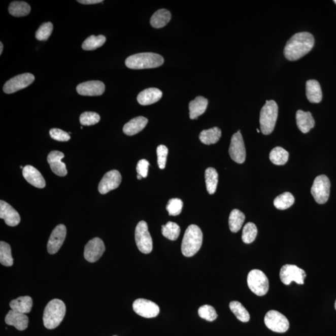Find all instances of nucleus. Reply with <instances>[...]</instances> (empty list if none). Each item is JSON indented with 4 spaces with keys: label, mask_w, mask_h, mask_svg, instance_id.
I'll list each match as a JSON object with an SVG mask.
<instances>
[{
    "label": "nucleus",
    "mask_w": 336,
    "mask_h": 336,
    "mask_svg": "<svg viewBox=\"0 0 336 336\" xmlns=\"http://www.w3.org/2000/svg\"><path fill=\"white\" fill-rule=\"evenodd\" d=\"M315 45L313 36L308 32L297 33L288 40L284 49L286 59L297 60L307 55Z\"/></svg>",
    "instance_id": "nucleus-1"
},
{
    "label": "nucleus",
    "mask_w": 336,
    "mask_h": 336,
    "mask_svg": "<svg viewBox=\"0 0 336 336\" xmlns=\"http://www.w3.org/2000/svg\"><path fill=\"white\" fill-rule=\"evenodd\" d=\"M203 241V234L200 228L196 225H189L182 241V253L185 257H192L200 250Z\"/></svg>",
    "instance_id": "nucleus-2"
},
{
    "label": "nucleus",
    "mask_w": 336,
    "mask_h": 336,
    "mask_svg": "<svg viewBox=\"0 0 336 336\" xmlns=\"http://www.w3.org/2000/svg\"><path fill=\"white\" fill-rule=\"evenodd\" d=\"M66 307L62 300L54 299L47 305L43 314V323L48 329L56 328L64 319Z\"/></svg>",
    "instance_id": "nucleus-3"
},
{
    "label": "nucleus",
    "mask_w": 336,
    "mask_h": 336,
    "mask_svg": "<svg viewBox=\"0 0 336 336\" xmlns=\"http://www.w3.org/2000/svg\"><path fill=\"white\" fill-rule=\"evenodd\" d=\"M164 59L161 55L153 52L132 55L125 60L126 67L131 70H145L159 67L163 64Z\"/></svg>",
    "instance_id": "nucleus-4"
},
{
    "label": "nucleus",
    "mask_w": 336,
    "mask_h": 336,
    "mask_svg": "<svg viewBox=\"0 0 336 336\" xmlns=\"http://www.w3.org/2000/svg\"><path fill=\"white\" fill-rule=\"evenodd\" d=\"M278 115V107L274 100H266L260 111V124L263 135H270L274 130Z\"/></svg>",
    "instance_id": "nucleus-5"
},
{
    "label": "nucleus",
    "mask_w": 336,
    "mask_h": 336,
    "mask_svg": "<svg viewBox=\"0 0 336 336\" xmlns=\"http://www.w3.org/2000/svg\"><path fill=\"white\" fill-rule=\"evenodd\" d=\"M247 284L250 290L256 295H265L269 290V281L266 275L260 270L255 269L249 272Z\"/></svg>",
    "instance_id": "nucleus-6"
},
{
    "label": "nucleus",
    "mask_w": 336,
    "mask_h": 336,
    "mask_svg": "<svg viewBox=\"0 0 336 336\" xmlns=\"http://www.w3.org/2000/svg\"><path fill=\"white\" fill-rule=\"evenodd\" d=\"M330 183L326 175L317 176L311 189V194L316 202L323 205L329 199Z\"/></svg>",
    "instance_id": "nucleus-7"
},
{
    "label": "nucleus",
    "mask_w": 336,
    "mask_h": 336,
    "mask_svg": "<svg viewBox=\"0 0 336 336\" xmlns=\"http://www.w3.org/2000/svg\"><path fill=\"white\" fill-rule=\"evenodd\" d=\"M136 241L138 249L145 254H148L153 250V240L148 231L147 222L140 221L136 229Z\"/></svg>",
    "instance_id": "nucleus-8"
},
{
    "label": "nucleus",
    "mask_w": 336,
    "mask_h": 336,
    "mask_svg": "<svg viewBox=\"0 0 336 336\" xmlns=\"http://www.w3.org/2000/svg\"><path fill=\"white\" fill-rule=\"evenodd\" d=\"M307 274L304 270L294 265L287 264L282 267L280 272L281 281L286 285L291 284L294 282L299 285H304Z\"/></svg>",
    "instance_id": "nucleus-9"
},
{
    "label": "nucleus",
    "mask_w": 336,
    "mask_h": 336,
    "mask_svg": "<svg viewBox=\"0 0 336 336\" xmlns=\"http://www.w3.org/2000/svg\"><path fill=\"white\" fill-rule=\"evenodd\" d=\"M264 321L266 326L275 332H285L290 327V323L286 316L275 310L269 311L266 314Z\"/></svg>",
    "instance_id": "nucleus-10"
},
{
    "label": "nucleus",
    "mask_w": 336,
    "mask_h": 336,
    "mask_svg": "<svg viewBox=\"0 0 336 336\" xmlns=\"http://www.w3.org/2000/svg\"><path fill=\"white\" fill-rule=\"evenodd\" d=\"M229 155L232 160L239 164L244 163L246 158V150L241 131L234 134L231 139Z\"/></svg>",
    "instance_id": "nucleus-11"
},
{
    "label": "nucleus",
    "mask_w": 336,
    "mask_h": 336,
    "mask_svg": "<svg viewBox=\"0 0 336 336\" xmlns=\"http://www.w3.org/2000/svg\"><path fill=\"white\" fill-rule=\"evenodd\" d=\"M35 79L34 75L30 73H24L14 77L4 85V92L10 94L23 89L31 85Z\"/></svg>",
    "instance_id": "nucleus-12"
},
{
    "label": "nucleus",
    "mask_w": 336,
    "mask_h": 336,
    "mask_svg": "<svg viewBox=\"0 0 336 336\" xmlns=\"http://www.w3.org/2000/svg\"><path fill=\"white\" fill-rule=\"evenodd\" d=\"M133 309L137 315L145 318H155L159 313V308L155 303L143 298L134 301Z\"/></svg>",
    "instance_id": "nucleus-13"
},
{
    "label": "nucleus",
    "mask_w": 336,
    "mask_h": 336,
    "mask_svg": "<svg viewBox=\"0 0 336 336\" xmlns=\"http://www.w3.org/2000/svg\"><path fill=\"white\" fill-rule=\"evenodd\" d=\"M106 250L103 240L95 238L88 242L84 249V258L90 263H94L100 258Z\"/></svg>",
    "instance_id": "nucleus-14"
},
{
    "label": "nucleus",
    "mask_w": 336,
    "mask_h": 336,
    "mask_svg": "<svg viewBox=\"0 0 336 336\" xmlns=\"http://www.w3.org/2000/svg\"><path fill=\"white\" fill-rule=\"evenodd\" d=\"M122 182V176L117 170H112L104 176L98 184V191L102 194L108 193L117 189Z\"/></svg>",
    "instance_id": "nucleus-15"
},
{
    "label": "nucleus",
    "mask_w": 336,
    "mask_h": 336,
    "mask_svg": "<svg viewBox=\"0 0 336 336\" xmlns=\"http://www.w3.org/2000/svg\"><path fill=\"white\" fill-rule=\"evenodd\" d=\"M67 229L64 225L59 224L54 228L49 238L48 246V252L49 254L54 255L59 251L65 241Z\"/></svg>",
    "instance_id": "nucleus-16"
},
{
    "label": "nucleus",
    "mask_w": 336,
    "mask_h": 336,
    "mask_svg": "<svg viewBox=\"0 0 336 336\" xmlns=\"http://www.w3.org/2000/svg\"><path fill=\"white\" fill-rule=\"evenodd\" d=\"M77 92L84 96H99L103 95L106 86L103 82L92 81L83 82L77 86Z\"/></svg>",
    "instance_id": "nucleus-17"
},
{
    "label": "nucleus",
    "mask_w": 336,
    "mask_h": 336,
    "mask_svg": "<svg viewBox=\"0 0 336 336\" xmlns=\"http://www.w3.org/2000/svg\"><path fill=\"white\" fill-rule=\"evenodd\" d=\"M0 218L4 219L8 226L15 227L20 224V214L9 204L4 200L0 201Z\"/></svg>",
    "instance_id": "nucleus-18"
},
{
    "label": "nucleus",
    "mask_w": 336,
    "mask_h": 336,
    "mask_svg": "<svg viewBox=\"0 0 336 336\" xmlns=\"http://www.w3.org/2000/svg\"><path fill=\"white\" fill-rule=\"evenodd\" d=\"M64 153L59 151H52L48 156V162L52 172L59 176H65L68 174L67 168L62 159L64 158Z\"/></svg>",
    "instance_id": "nucleus-19"
},
{
    "label": "nucleus",
    "mask_w": 336,
    "mask_h": 336,
    "mask_svg": "<svg viewBox=\"0 0 336 336\" xmlns=\"http://www.w3.org/2000/svg\"><path fill=\"white\" fill-rule=\"evenodd\" d=\"M23 175L27 183L36 188L42 189L46 186V181L42 175L39 171L30 165L24 167Z\"/></svg>",
    "instance_id": "nucleus-20"
},
{
    "label": "nucleus",
    "mask_w": 336,
    "mask_h": 336,
    "mask_svg": "<svg viewBox=\"0 0 336 336\" xmlns=\"http://www.w3.org/2000/svg\"><path fill=\"white\" fill-rule=\"evenodd\" d=\"M5 322L8 325L15 327L16 329L24 330L28 326L29 319L25 314L12 310L7 314Z\"/></svg>",
    "instance_id": "nucleus-21"
},
{
    "label": "nucleus",
    "mask_w": 336,
    "mask_h": 336,
    "mask_svg": "<svg viewBox=\"0 0 336 336\" xmlns=\"http://www.w3.org/2000/svg\"><path fill=\"white\" fill-rule=\"evenodd\" d=\"M161 91L156 88H150L140 92L138 95L137 100L142 106H149L155 104L162 97Z\"/></svg>",
    "instance_id": "nucleus-22"
},
{
    "label": "nucleus",
    "mask_w": 336,
    "mask_h": 336,
    "mask_svg": "<svg viewBox=\"0 0 336 336\" xmlns=\"http://www.w3.org/2000/svg\"><path fill=\"white\" fill-rule=\"evenodd\" d=\"M297 127L304 133H307L315 125V120L310 112L297 110L296 115Z\"/></svg>",
    "instance_id": "nucleus-23"
},
{
    "label": "nucleus",
    "mask_w": 336,
    "mask_h": 336,
    "mask_svg": "<svg viewBox=\"0 0 336 336\" xmlns=\"http://www.w3.org/2000/svg\"><path fill=\"white\" fill-rule=\"evenodd\" d=\"M148 120L144 117L133 118L123 126V131L126 136H133L140 133L147 126Z\"/></svg>",
    "instance_id": "nucleus-24"
},
{
    "label": "nucleus",
    "mask_w": 336,
    "mask_h": 336,
    "mask_svg": "<svg viewBox=\"0 0 336 336\" xmlns=\"http://www.w3.org/2000/svg\"><path fill=\"white\" fill-rule=\"evenodd\" d=\"M208 106V100L206 98L199 96L192 100L189 105V116L192 120L198 117L206 112Z\"/></svg>",
    "instance_id": "nucleus-25"
},
{
    "label": "nucleus",
    "mask_w": 336,
    "mask_h": 336,
    "mask_svg": "<svg viewBox=\"0 0 336 336\" xmlns=\"http://www.w3.org/2000/svg\"><path fill=\"white\" fill-rule=\"evenodd\" d=\"M307 97L308 100L311 103L318 104L320 103L323 98L320 84L316 80H310L306 85Z\"/></svg>",
    "instance_id": "nucleus-26"
},
{
    "label": "nucleus",
    "mask_w": 336,
    "mask_h": 336,
    "mask_svg": "<svg viewBox=\"0 0 336 336\" xmlns=\"http://www.w3.org/2000/svg\"><path fill=\"white\" fill-rule=\"evenodd\" d=\"M10 307L12 310L26 314L30 313L32 307V299L30 296H21L10 302Z\"/></svg>",
    "instance_id": "nucleus-27"
},
{
    "label": "nucleus",
    "mask_w": 336,
    "mask_h": 336,
    "mask_svg": "<svg viewBox=\"0 0 336 336\" xmlns=\"http://www.w3.org/2000/svg\"><path fill=\"white\" fill-rule=\"evenodd\" d=\"M221 136V129L218 127H214L201 131L199 140L204 144L210 145L218 142Z\"/></svg>",
    "instance_id": "nucleus-28"
},
{
    "label": "nucleus",
    "mask_w": 336,
    "mask_h": 336,
    "mask_svg": "<svg viewBox=\"0 0 336 336\" xmlns=\"http://www.w3.org/2000/svg\"><path fill=\"white\" fill-rule=\"evenodd\" d=\"M172 18L169 11L166 9H161L157 11L151 18V25L155 28H161L169 23Z\"/></svg>",
    "instance_id": "nucleus-29"
},
{
    "label": "nucleus",
    "mask_w": 336,
    "mask_h": 336,
    "mask_svg": "<svg viewBox=\"0 0 336 336\" xmlns=\"http://www.w3.org/2000/svg\"><path fill=\"white\" fill-rule=\"evenodd\" d=\"M246 216L243 213L238 209H233L231 212L228 219V225L231 232L237 233L239 232L244 224Z\"/></svg>",
    "instance_id": "nucleus-30"
},
{
    "label": "nucleus",
    "mask_w": 336,
    "mask_h": 336,
    "mask_svg": "<svg viewBox=\"0 0 336 336\" xmlns=\"http://www.w3.org/2000/svg\"><path fill=\"white\" fill-rule=\"evenodd\" d=\"M219 175L214 167H208L205 172L206 189L209 194H214L218 184Z\"/></svg>",
    "instance_id": "nucleus-31"
},
{
    "label": "nucleus",
    "mask_w": 336,
    "mask_h": 336,
    "mask_svg": "<svg viewBox=\"0 0 336 336\" xmlns=\"http://www.w3.org/2000/svg\"><path fill=\"white\" fill-rule=\"evenodd\" d=\"M9 13L15 17H23L28 15L31 12V7L24 2H13L10 5Z\"/></svg>",
    "instance_id": "nucleus-32"
},
{
    "label": "nucleus",
    "mask_w": 336,
    "mask_h": 336,
    "mask_svg": "<svg viewBox=\"0 0 336 336\" xmlns=\"http://www.w3.org/2000/svg\"><path fill=\"white\" fill-rule=\"evenodd\" d=\"M288 158V151L282 147H275L270 153V159L274 164L284 165L287 162Z\"/></svg>",
    "instance_id": "nucleus-33"
},
{
    "label": "nucleus",
    "mask_w": 336,
    "mask_h": 336,
    "mask_svg": "<svg viewBox=\"0 0 336 336\" xmlns=\"http://www.w3.org/2000/svg\"><path fill=\"white\" fill-rule=\"evenodd\" d=\"M106 41V38L103 35L90 36L84 41L82 48L85 51H93L103 46Z\"/></svg>",
    "instance_id": "nucleus-34"
},
{
    "label": "nucleus",
    "mask_w": 336,
    "mask_h": 336,
    "mask_svg": "<svg viewBox=\"0 0 336 336\" xmlns=\"http://www.w3.org/2000/svg\"><path fill=\"white\" fill-rule=\"evenodd\" d=\"M229 307L231 311L239 321L243 323H247L250 321L249 313L241 303L236 301L230 302Z\"/></svg>",
    "instance_id": "nucleus-35"
},
{
    "label": "nucleus",
    "mask_w": 336,
    "mask_h": 336,
    "mask_svg": "<svg viewBox=\"0 0 336 336\" xmlns=\"http://www.w3.org/2000/svg\"><path fill=\"white\" fill-rule=\"evenodd\" d=\"M294 203V197L290 192H286L278 195L274 200L275 207L279 210H285L290 208Z\"/></svg>",
    "instance_id": "nucleus-36"
},
{
    "label": "nucleus",
    "mask_w": 336,
    "mask_h": 336,
    "mask_svg": "<svg viewBox=\"0 0 336 336\" xmlns=\"http://www.w3.org/2000/svg\"><path fill=\"white\" fill-rule=\"evenodd\" d=\"M0 263L5 266L13 265L12 249L9 244L3 241L0 242Z\"/></svg>",
    "instance_id": "nucleus-37"
},
{
    "label": "nucleus",
    "mask_w": 336,
    "mask_h": 336,
    "mask_svg": "<svg viewBox=\"0 0 336 336\" xmlns=\"http://www.w3.org/2000/svg\"><path fill=\"white\" fill-rule=\"evenodd\" d=\"M162 236L171 241H176L180 236V227L177 224L173 222H168L166 225L162 226Z\"/></svg>",
    "instance_id": "nucleus-38"
},
{
    "label": "nucleus",
    "mask_w": 336,
    "mask_h": 336,
    "mask_svg": "<svg viewBox=\"0 0 336 336\" xmlns=\"http://www.w3.org/2000/svg\"><path fill=\"white\" fill-rule=\"evenodd\" d=\"M257 228L255 224L252 222L247 223L242 231V241L244 243L251 244L257 238Z\"/></svg>",
    "instance_id": "nucleus-39"
},
{
    "label": "nucleus",
    "mask_w": 336,
    "mask_h": 336,
    "mask_svg": "<svg viewBox=\"0 0 336 336\" xmlns=\"http://www.w3.org/2000/svg\"><path fill=\"white\" fill-rule=\"evenodd\" d=\"M53 31V24L51 22L45 23L40 26L36 32V38L39 41H47Z\"/></svg>",
    "instance_id": "nucleus-40"
},
{
    "label": "nucleus",
    "mask_w": 336,
    "mask_h": 336,
    "mask_svg": "<svg viewBox=\"0 0 336 336\" xmlns=\"http://www.w3.org/2000/svg\"><path fill=\"white\" fill-rule=\"evenodd\" d=\"M198 314L201 318L209 322L214 321L217 318L216 310L210 305H206L200 307L198 310Z\"/></svg>",
    "instance_id": "nucleus-41"
},
{
    "label": "nucleus",
    "mask_w": 336,
    "mask_h": 336,
    "mask_svg": "<svg viewBox=\"0 0 336 336\" xmlns=\"http://www.w3.org/2000/svg\"><path fill=\"white\" fill-rule=\"evenodd\" d=\"M100 120V115L95 112H85L80 116V122L84 126L95 125Z\"/></svg>",
    "instance_id": "nucleus-42"
},
{
    "label": "nucleus",
    "mask_w": 336,
    "mask_h": 336,
    "mask_svg": "<svg viewBox=\"0 0 336 336\" xmlns=\"http://www.w3.org/2000/svg\"><path fill=\"white\" fill-rule=\"evenodd\" d=\"M183 207V201L178 198H174L168 201L166 209L170 216H176L181 214Z\"/></svg>",
    "instance_id": "nucleus-43"
},
{
    "label": "nucleus",
    "mask_w": 336,
    "mask_h": 336,
    "mask_svg": "<svg viewBox=\"0 0 336 336\" xmlns=\"http://www.w3.org/2000/svg\"><path fill=\"white\" fill-rule=\"evenodd\" d=\"M156 152L159 167L161 170H163L166 166L168 149L166 146L161 145L157 148Z\"/></svg>",
    "instance_id": "nucleus-44"
},
{
    "label": "nucleus",
    "mask_w": 336,
    "mask_h": 336,
    "mask_svg": "<svg viewBox=\"0 0 336 336\" xmlns=\"http://www.w3.org/2000/svg\"><path fill=\"white\" fill-rule=\"evenodd\" d=\"M49 135L52 139L58 142H68L71 139L70 134L58 128L51 129L49 131Z\"/></svg>",
    "instance_id": "nucleus-45"
},
{
    "label": "nucleus",
    "mask_w": 336,
    "mask_h": 336,
    "mask_svg": "<svg viewBox=\"0 0 336 336\" xmlns=\"http://www.w3.org/2000/svg\"><path fill=\"white\" fill-rule=\"evenodd\" d=\"M149 166H150V162L147 159H143L140 160L137 166L138 175L142 176L143 178H147Z\"/></svg>",
    "instance_id": "nucleus-46"
},
{
    "label": "nucleus",
    "mask_w": 336,
    "mask_h": 336,
    "mask_svg": "<svg viewBox=\"0 0 336 336\" xmlns=\"http://www.w3.org/2000/svg\"><path fill=\"white\" fill-rule=\"evenodd\" d=\"M80 4L84 5H93L99 4V3L103 2L102 0H79L78 1Z\"/></svg>",
    "instance_id": "nucleus-47"
},
{
    "label": "nucleus",
    "mask_w": 336,
    "mask_h": 336,
    "mask_svg": "<svg viewBox=\"0 0 336 336\" xmlns=\"http://www.w3.org/2000/svg\"><path fill=\"white\" fill-rule=\"evenodd\" d=\"M3 50H4V45L2 42H0V55L2 54Z\"/></svg>",
    "instance_id": "nucleus-48"
},
{
    "label": "nucleus",
    "mask_w": 336,
    "mask_h": 336,
    "mask_svg": "<svg viewBox=\"0 0 336 336\" xmlns=\"http://www.w3.org/2000/svg\"><path fill=\"white\" fill-rule=\"evenodd\" d=\"M142 178H143V177H142V176H140V175H137L138 180H141Z\"/></svg>",
    "instance_id": "nucleus-49"
},
{
    "label": "nucleus",
    "mask_w": 336,
    "mask_h": 336,
    "mask_svg": "<svg viewBox=\"0 0 336 336\" xmlns=\"http://www.w3.org/2000/svg\"><path fill=\"white\" fill-rule=\"evenodd\" d=\"M334 307H335V309L336 310V300H335V302Z\"/></svg>",
    "instance_id": "nucleus-50"
},
{
    "label": "nucleus",
    "mask_w": 336,
    "mask_h": 336,
    "mask_svg": "<svg viewBox=\"0 0 336 336\" xmlns=\"http://www.w3.org/2000/svg\"><path fill=\"white\" fill-rule=\"evenodd\" d=\"M257 131L258 133H260V130H259L258 129H257Z\"/></svg>",
    "instance_id": "nucleus-51"
},
{
    "label": "nucleus",
    "mask_w": 336,
    "mask_h": 336,
    "mask_svg": "<svg viewBox=\"0 0 336 336\" xmlns=\"http://www.w3.org/2000/svg\"><path fill=\"white\" fill-rule=\"evenodd\" d=\"M334 3L336 4V0H334Z\"/></svg>",
    "instance_id": "nucleus-52"
}]
</instances>
